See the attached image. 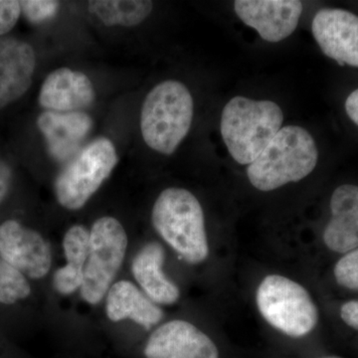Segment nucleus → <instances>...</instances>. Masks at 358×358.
Instances as JSON below:
<instances>
[{
	"mask_svg": "<svg viewBox=\"0 0 358 358\" xmlns=\"http://www.w3.org/2000/svg\"><path fill=\"white\" fill-rule=\"evenodd\" d=\"M256 301L264 319L291 338L307 336L319 320L307 289L282 275H267L257 289Z\"/></svg>",
	"mask_w": 358,
	"mask_h": 358,
	"instance_id": "423d86ee",
	"label": "nucleus"
},
{
	"mask_svg": "<svg viewBox=\"0 0 358 358\" xmlns=\"http://www.w3.org/2000/svg\"><path fill=\"white\" fill-rule=\"evenodd\" d=\"M312 31L327 57L339 65L358 68V16L338 8H324L313 17Z\"/></svg>",
	"mask_w": 358,
	"mask_h": 358,
	"instance_id": "1a4fd4ad",
	"label": "nucleus"
},
{
	"mask_svg": "<svg viewBox=\"0 0 358 358\" xmlns=\"http://www.w3.org/2000/svg\"><path fill=\"white\" fill-rule=\"evenodd\" d=\"M37 126L46 141L49 155L57 162L74 157L93 128V120L84 112L59 113L45 110Z\"/></svg>",
	"mask_w": 358,
	"mask_h": 358,
	"instance_id": "4468645a",
	"label": "nucleus"
},
{
	"mask_svg": "<svg viewBox=\"0 0 358 358\" xmlns=\"http://www.w3.org/2000/svg\"><path fill=\"white\" fill-rule=\"evenodd\" d=\"M0 259L30 281H39L51 270L50 244L39 231L18 219H6L0 222Z\"/></svg>",
	"mask_w": 358,
	"mask_h": 358,
	"instance_id": "6e6552de",
	"label": "nucleus"
},
{
	"mask_svg": "<svg viewBox=\"0 0 358 358\" xmlns=\"http://www.w3.org/2000/svg\"><path fill=\"white\" fill-rule=\"evenodd\" d=\"M324 358H338V357H324Z\"/></svg>",
	"mask_w": 358,
	"mask_h": 358,
	"instance_id": "bb28decb",
	"label": "nucleus"
},
{
	"mask_svg": "<svg viewBox=\"0 0 358 358\" xmlns=\"http://www.w3.org/2000/svg\"><path fill=\"white\" fill-rule=\"evenodd\" d=\"M341 317L348 327L358 331V301L345 303L341 308Z\"/></svg>",
	"mask_w": 358,
	"mask_h": 358,
	"instance_id": "393cba45",
	"label": "nucleus"
},
{
	"mask_svg": "<svg viewBox=\"0 0 358 358\" xmlns=\"http://www.w3.org/2000/svg\"><path fill=\"white\" fill-rule=\"evenodd\" d=\"M13 183V169L4 160L0 159V207L8 197Z\"/></svg>",
	"mask_w": 358,
	"mask_h": 358,
	"instance_id": "b1692460",
	"label": "nucleus"
},
{
	"mask_svg": "<svg viewBox=\"0 0 358 358\" xmlns=\"http://www.w3.org/2000/svg\"><path fill=\"white\" fill-rule=\"evenodd\" d=\"M235 13L265 41L277 43L293 34L303 13L299 0H236Z\"/></svg>",
	"mask_w": 358,
	"mask_h": 358,
	"instance_id": "9d476101",
	"label": "nucleus"
},
{
	"mask_svg": "<svg viewBox=\"0 0 358 358\" xmlns=\"http://www.w3.org/2000/svg\"><path fill=\"white\" fill-rule=\"evenodd\" d=\"M90 231L81 224L73 225L66 232L63 249L66 265L59 268L53 277V287L59 294H74L83 282L88 258Z\"/></svg>",
	"mask_w": 358,
	"mask_h": 358,
	"instance_id": "a211bd4d",
	"label": "nucleus"
},
{
	"mask_svg": "<svg viewBox=\"0 0 358 358\" xmlns=\"http://www.w3.org/2000/svg\"><path fill=\"white\" fill-rule=\"evenodd\" d=\"M21 15L20 1L0 0V37L11 31Z\"/></svg>",
	"mask_w": 358,
	"mask_h": 358,
	"instance_id": "5701e85b",
	"label": "nucleus"
},
{
	"mask_svg": "<svg viewBox=\"0 0 358 358\" xmlns=\"http://www.w3.org/2000/svg\"><path fill=\"white\" fill-rule=\"evenodd\" d=\"M334 278L339 286L348 289H358V248L348 252L336 263Z\"/></svg>",
	"mask_w": 358,
	"mask_h": 358,
	"instance_id": "4be33fe9",
	"label": "nucleus"
},
{
	"mask_svg": "<svg viewBox=\"0 0 358 358\" xmlns=\"http://www.w3.org/2000/svg\"><path fill=\"white\" fill-rule=\"evenodd\" d=\"M21 13L33 24H41L57 15L60 2L54 0H24L20 1Z\"/></svg>",
	"mask_w": 358,
	"mask_h": 358,
	"instance_id": "412c9836",
	"label": "nucleus"
},
{
	"mask_svg": "<svg viewBox=\"0 0 358 358\" xmlns=\"http://www.w3.org/2000/svg\"><path fill=\"white\" fill-rule=\"evenodd\" d=\"M319 152L307 129L287 126L247 169L251 185L261 192H272L291 182H298L313 173Z\"/></svg>",
	"mask_w": 358,
	"mask_h": 358,
	"instance_id": "f257e3e1",
	"label": "nucleus"
},
{
	"mask_svg": "<svg viewBox=\"0 0 358 358\" xmlns=\"http://www.w3.org/2000/svg\"><path fill=\"white\" fill-rule=\"evenodd\" d=\"M154 8L145 0H93L88 2L89 13L106 26L134 27L143 22Z\"/></svg>",
	"mask_w": 358,
	"mask_h": 358,
	"instance_id": "6ab92c4d",
	"label": "nucleus"
},
{
	"mask_svg": "<svg viewBox=\"0 0 358 358\" xmlns=\"http://www.w3.org/2000/svg\"><path fill=\"white\" fill-rule=\"evenodd\" d=\"M147 358H219L217 346L203 331L186 320L167 322L150 334Z\"/></svg>",
	"mask_w": 358,
	"mask_h": 358,
	"instance_id": "9b49d317",
	"label": "nucleus"
},
{
	"mask_svg": "<svg viewBox=\"0 0 358 358\" xmlns=\"http://www.w3.org/2000/svg\"><path fill=\"white\" fill-rule=\"evenodd\" d=\"M96 99L95 88L84 73L70 68H59L51 72L42 84L39 103L46 110L82 112Z\"/></svg>",
	"mask_w": 358,
	"mask_h": 358,
	"instance_id": "ddd939ff",
	"label": "nucleus"
},
{
	"mask_svg": "<svg viewBox=\"0 0 358 358\" xmlns=\"http://www.w3.org/2000/svg\"><path fill=\"white\" fill-rule=\"evenodd\" d=\"M152 221L159 236L192 265L204 262L209 255L203 209L185 188H166L155 200Z\"/></svg>",
	"mask_w": 358,
	"mask_h": 358,
	"instance_id": "f03ea898",
	"label": "nucleus"
},
{
	"mask_svg": "<svg viewBox=\"0 0 358 358\" xmlns=\"http://www.w3.org/2000/svg\"><path fill=\"white\" fill-rule=\"evenodd\" d=\"M331 219L324 231L329 250L348 253L358 248V186L345 185L334 190L331 199Z\"/></svg>",
	"mask_w": 358,
	"mask_h": 358,
	"instance_id": "2eb2a0df",
	"label": "nucleus"
},
{
	"mask_svg": "<svg viewBox=\"0 0 358 358\" xmlns=\"http://www.w3.org/2000/svg\"><path fill=\"white\" fill-rule=\"evenodd\" d=\"M32 294L31 281L0 259V310L20 307Z\"/></svg>",
	"mask_w": 358,
	"mask_h": 358,
	"instance_id": "aec40b11",
	"label": "nucleus"
},
{
	"mask_svg": "<svg viewBox=\"0 0 358 358\" xmlns=\"http://www.w3.org/2000/svg\"><path fill=\"white\" fill-rule=\"evenodd\" d=\"M345 110L350 119L358 126V89L346 99Z\"/></svg>",
	"mask_w": 358,
	"mask_h": 358,
	"instance_id": "a878e982",
	"label": "nucleus"
},
{
	"mask_svg": "<svg viewBox=\"0 0 358 358\" xmlns=\"http://www.w3.org/2000/svg\"><path fill=\"white\" fill-rule=\"evenodd\" d=\"M164 249L152 242L141 248L131 263V272L143 293L159 305H173L180 296V291L169 281L164 273Z\"/></svg>",
	"mask_w": 358,
	"mask_h": 358,
	"instance_id": "dca6fc26",
	"label": "nucleus"
},
{
	"mask_svg": "<svg viewBox=\"0 0 358 358\" xmlns=\"http://www.w3.org/2000/svg\"><path fill=\"white\" fill-rule=\"evenodd\" d=\"M106 312L112 322L134 320L138 326L150 329L164 319L162 308L126 280L113 284L106 299Z\"/></svg>",
	"mask_w": 358,
	"mask_h": 358,
	"instance_id": "f3484780",
	"label": "nucleus"
},
{
	"mask_svg": "<svg viewBox=\"0 0 358 358\" xmlns=\"http://www.w3.org/2000/svg\"><path fill=\"white\" fill-rule=\"evenodd\" d=\"M112 141L99 138L82 148L56 178L54 189L59 204L68 210L86 205L117 164Z\"/></svg>",
	"mask_w": 358,
	"mask_h": 358,
	"instance_id": "39448f33",
	"label": "nucleus"
},
{
	"mask_svg": "<svg viewBox=\"0 0 358 358\" xmlns=\"http://www.w3.org/2000/svg\"><path fill=\"white\" fill-rule=\"evenodd\" d=\"M194 103L185 84L169 80L150 90L141 110V131L148 147L173 155L192 128Z\"/></svg>",
	"mask_w": 358,
	"mask_h": 358,
	"instance_id": "20e7f679",
	"label": "nucleus"
},
{
	"mask_svg": "<svg viewBox=\"0 0 358 358\" xmlns=\"http://www.w3.org/2000/svg\"><path fill=\"white\" fill-rule=\"evenodd\" d=\"M128 236L117 219L99 218L90 230L88 258L80 293L90 305H98L107 294L121 268Z\"/></svg>",
	"mask_w": 358,
	"mask_h": 358,
	"instance_id": "0eeeda50",
	"label": "nucleus"
},
{
	"mask_svg": "<svg viewBox=\"0 0 358 358\" xmlns=\"http://www.w3.org/2000/svg\"><path fill=\"white\" fill-rule=\"evenodd\" d=\"M284 114L272 101L238 96L221 115V134L231 157L239 164H251L281 129Z\"/></svg>",
	"mask_w": 358,
	"mask_h": 358,
	"instance_id": "7ed1b4c3",
	"label": "nucleus"
},
{
	"mask_svg": "<svg viewBox=\"0 0 358 358\" xmlns=\"http://www.w3.org/2000/svg\"><path fill=\"white\" fill-rule=\"evenodd\" d=\"M36 54L27 42L0 37V110L24 95L32 84Z\"/></svg>",
	"mask_w": 358,
	"mask_h": 358,
	"instance_id": "f8f14e48",
	"label": "nucleus"
}]
</instances>
